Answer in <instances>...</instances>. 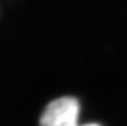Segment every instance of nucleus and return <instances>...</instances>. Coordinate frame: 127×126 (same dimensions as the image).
Here are the masks:
<instances>
[{
    "label": "nucleus",
    "mask_w": 127,
    "mask_h": 126,
    "mask_svg": "<svg viewBox=\"0 0 127 126\" xmlns=\"http://www.w3.org/2000/svg\"><path fill=\"white\" fill-rule=\"evenodd\" d=\"M80 103L76 98L63 97L50 102L40 118V126H78Z\"/></svg>",
    "instance_id": "f257e3e1"
},
{
    "label": "nucleus",
    "mask_w": 127,
    "mask_h": 126,
    "mask_svg": "<svg viewBox=\"0 0 127 126\" xmlns=\"http://www.w3.org/2000/svg\"><path fill=\"white\" fill-rule=\"evenodd\" d=\"M82 126H99L98 124H87V125H82Z\"/></svg>",
    "instance_id": "f03ea898"
}]
</instances>
